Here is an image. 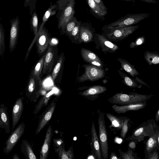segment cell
<instances>
[{"instance_id": "9a60e30c", "label": "cell", "mask_w": 159, "mask_h": 159, "mask_svg": "<svg viewBox=\"0 0 159 159\" xmlns=\"http://www.w3.org/2000/svg\"><path fill=\"white\" fill-rule=\"evenodd\" d=\"M52 135V128L50 125L47 129L43 143L40 151L39 159H47Z\"/></svg>"}, {"instance_id": "f6af8a7d", "label": "cell", "mask_w": 159, "mask_h": 159, "mask_svg": "<svg viewBox=\"0 0 159 159\" xmlns=\"http://www.w3.org/2000/svg\"><path fill=\"white\" fill-rule=\"evenodd\" d=\"M149 159H159V153L158 151L154 152Z\"/></svg>"}, {"instance_id": "8fae6325", "label": "cell", "mask_w": 159, "mask_h": 159, "mask_svg": "<svg viewBox=\"0 0 159 159\" xmlns=\"http://www.w3.org/2000/svg\"><path fill=\"white\" fill-rule=\"evenodd\" d=\"M34 39L36 40L37 52L40 56L48 48L50 41L48 33L43 28L38 32L37 35L34 40Z\"/></svg>"}, {"instance_id": "7a4b0ae2", "label": "cell", "mask_w": 159, "mask_h": 159, "mask_svg": "<svg viewBox=\"0 0 159 159\" xmlns=\"http://www.w3.org/2000/svg\"><path fill=\"white\" fill-rule=\"evenodd\" d=\"M158 129L151 120L144 121L134 129L131 135L127 138L126 140L141 142L144 140L145 137H149L153 135Z\"/></svg>"}, {"instance_id": "d6a6232c", "label": "cell", "mask_w": 159, "mask_h": 159, "mask_svg": "<svg viewBox=\"0 0 159 159\" xmlns=\"http://www.w3.org/2000/svg\"><path fill=\"white\" fill-rule=\"evenodd\" d=\"M52 94V93L51 92H50L43 96L41 98L36 106L34 112V114H37L43 106H45L47 104Z\"/></svg>"}, {"instance_id": "9c48e42d", "label": "cell", "mask_w": 159, "mask_h": 159, "mask_svg": "<svg viewBox=\"0 0 159 159\" xmlns=\"http://www.w3.org/2000/svg\"><path fill=\"white\" fill-rule=\"evenodd\" d=\"M138 27V25H134L113 29L107 35L109 39L113 40H122L132 33Z\"/></svg>"}, {"instance_id": "ffe728a7", "label": "cell", "mask_w": 159, "mask_h": 159, "mask_svg": "<svg viewBox=\"0 0 159 159\" xmlns=\"http://www.w3.org/2000/svg\"><path fill=\"white\" fill-rule=\"evenodd\" d=\"M107 91L106 87L101 85H96L89 87L79 94L84 96L91 97L95 99L98 97L99 94L105 93Z\"/></svg>"}, {"instance_id": "8d00e7d4", "label": "cell", "mask_w": 159, "mask_h": 159, "mask_svg": "<svg viewBox=\"0 0 159 159\" xmlns=\"http://www.w3.org/2000/svg\"><path fill=\"white\" fill-rule=\"evenodd\" d=\"M36 81L32 74H30L27 86L26 95L28 97L34 91Z\"/></svg>"}, {"instance_id": "7402d4cb", "label": "cell", "mask_w": 159, "mask_h": 159, "mask_svg": "<svg viewBox=\"0 0 159 159\" xmlns=\"http://www.w3.org/2000/svg\"><path fill=\"white\" fill-rule=\"evenodd\" d=\"M99 43L102 51L109 53L114 52L118 48L116 44L107 39L103 35L98 34Z\"/></svg>"}, {"instance_id": "681fc988", "label": "cell", "mask_w": 159, "mask_h": 159, "mask_svg": "<svg viewBox=\"0 0 159 159\" xmlns=\"http://www.w3.org/2000/svg\"><path fill=\"white\" fill-rule=\"evenodd\" d=\"M12 159H20L18 155L16 153L13 156Z\"/></svg>"}, {"instance_id": "60d3db41", "label": "cell", "mask_w": 159, "mask_h": 159, "mask_svg": "<svg viewBox=\"0 0 159 159\" xmlns=\"http://www.w3.org/2000/svg\"><path fill=\"white\" fill-rule=\"evenodd\" d=\"M145 40L144 36H141L138 38L135 41L131 43L129 47L130 48H135L142 44Z\"/></svg>"}, {"instance_id": "ac0fdd59", "label": "cell", "mask_w": 159, "mask_h": 159, "mask_svg": "<svg viewBox=\"0 0 159 159\" xmlns=\"http://www.w3.org/2000/svg\"><path fill=\"white\" fill-rule=\"evenodd\" d=\"M7 110L4 103L0 105V128L3 129L7 134H9L10 125Z\"/></svg>"}, {"instance_id": "7bdbcfd3", "label": "cell", "mask_w": 159, "mask_h": 159, "mask_svg": "<svg viewBox=\"0 0 159 159\" xmlns=\"http://www.w3.org/2000/svg\"><path fill=\"white\" fill-rule=\"evenodd\" d=\"M70 0H60L58 1L57 2V3L59 4V8L61 9V8L63 7L66 6L67 3L70 1Z\"/></svg>"}, {"instance_id": "d4e9b609", "label": "cell", "mask_w": 159, "mask_h": 159, "mask_svg": "<svg viewBox=\"0 0 159 159\" xmlns=\"http://www.w3.org/2000/svg\"><path fill=\"white\" fill-rule=\"evenodd\" d=\"M105 114L111 122V125L108 127L121 130L123 124V116H118L110 113H106Z\"/></svg>"}, {"instance_id": "6da1fadb", "label": "cell", "mask_w": 159, "mask_h": 159, "mask_svg": "<svg viewBox=\"0 0 159 159\" xmlns=\"http://www.w3.org/2000/svg\"><path fill=\"white\" fill-rule=\"evenodd\" d=\"M153 96V95H143L134 92L130 93L129 94L119 93L109 98L107 101L111 104L118 105L147 103V101Z\"/></svg>"}, {"instance_id": "2e32d148", "label": "cell", "mask_w": 159, "mask_h": 159, "mask_svg": "<svg viewBox=\"0 0 159 159\" xmlns=\"http://www.w3.org/2000/svg\"><path fill=\"white\" fill-rule=\"evenodd\" d=\"M53 47V46L49 45L46 53L43 69V73L44 74H49L52 69L55 56Z\"/></svg>"}, {"instance_id": "e575fe53", "label": "cell", "mask_w": 159, "mask_h": 159, "mask_svg": "<svg viewBox=\"0 0 159 159\" xmlns=\"http://www.w3.org/2000/svg\"><path fill=\"white\" fill-rule=\"evenodd\" d=\"M56 8V5H51L49 8L47 10L45 13L42 19V23L40 26V28L38 31L39 32L43 28L44 24L48 20L49 18L52 15L55 14L56 11L55 9Z\"/></svg>"}, {"instance_id": "bcb514c9", "label": "cell", "mask_w": 159, "mask_h": 159, "mask_svg": "<svg viewBox=\"0 0 159 159\" xmlns=\"http://www.w3.org/2000/svg\"><path fill=\"white\" fill-rule=\"evenodd\" d=\"M110 159H122L120 157H118L115 153L111 152L110 157Z\"/></svg>"}, {"instance_id": "cb8c5ba5", "label": "cell", "mask_w": 159, "mask_h": 159, "mask_svg": "<svg viewBox=\"0 0 159 159\" xmlns=\"http://www.w3.org/2000/svg\"><path fill=\"white\" fill-rule=\"evenodd\" d=\"M46 53L43 55L36 63L34 68L32 69L31 74L35 77L36 82L39 85L41 84V79L40 76L43 69L44 60Z\"/></svg>"}, {"instance_id": "83f0119b", "label": "cell", "mask_w": 159, "mask_h": 159, "mask_svg": "<svg viewBox=\"0 0 159 159\" xmlns=\"http://www.w3.org/2000/svg\"><path fill=\"white\" fill-rule=\"evenodd\" d=\"M93 37L92 32L89 29L83 26H80L78 39L80 42H89L92 40Z\"/></svg>"}, {"instance_id": "4316f807", "label": "cell", "mask_w": 159, "mask_h": 159, "mask_svg": "<svg viewBox=\"0 0 159 159\" xmlns=\"http://www.w3.org/2000/svg\"><path fill=\"white\" fill-rule=\"evenodd\" d=\"M118 72L123 79L122 82L126 86L130 88H141L142 87V85L139 84L134 78L130 77L120 70H118Z\"/></svg>"}, {"instance_id": "ba28073f", "label": "cell", "mask_w": 159, "mask_h": 159, "mask_svg": "<svg viewBox=\"0 0 159 159\" xmlns=\"http://www.w3.org/2000/svg\"><path fill=\"white\" fill-rule=\"evenodd\" d=\"M159 149V130L157 129L152 136L146 142L144 150L145 159H149L155 152Z\"/></svg>"}, {"instance_id": "8992f818", "label": "cell", "mask_w": 159, "mask_h": 159, "mask_svg": "<svg viewBox=\"0 0 159 159\" xmlns=\"http://www.w3.org/2000/svg\"><path fill=\"white\" fill-rule=\"evenodd\" d=\"M84 73L78 79L80 82L87 81H95L103 78L105 73L103 69L98 68L91 65H85L84 66Z\"/></svg>"}, {"instance_id": "4dcf8cb0", "label": "cell", "mask_w": 159, "mask_h": 159, "mask_svg": "<svg viewBox=\"0 0 159 159\" xmlns=\"http://www.w3.org/2000/svg\"><path fill=\"white\" fill-rule=\"evenodd\" d=\"M144 58L150 65H156L159 63V55L152 52L146 51L144 55Z\"/></svg>"}, {"instance_id": "5bb4252c", "label": "cell", "mask_w": 159, "mask_h": 159, "mask_svg": "<svg viewBox=\"0 0 159 159\" xmlns=\"http://www.w3.org/2000/svg\"><path fill=\"white\" fill-rule=\"evenodd\" d=\"M23 97L17 98L16 101L12 111V130H14L19 121L24 109Z\"/></svg>"}, {"instance_id": "52a82bcc", "label": "cell", "mask_w": 159, "mask_h": 159, "mask_svg": "<svg viewBox=\"0 0 159 159\" xmlns=\"http://www.w3.org/2000/svg\"><path fill=\"white\" fill-rule=\"evenodd\" d=\"M54 151L57 153L59 159H74V154L73 146L70 147L67 151L65 148V143L61 138L53 139Z\"/></svg>"}, {"instance_id": "7c38bea8", "label": "cell", "mask_w": 159, "mask_h": 159, "mask_svg": "<svg viewBox=\"0 0 159 159\" xmlns=\"http://www.w3.org/2000/svg\"><path fill=\"white\" fill-rule=\"evenodd\" d=\"M75 1L70 0L62 11L59 19L58 27L61 28L74 16Z\"/></svg>"}, {"instance_id": "1f68e13d", "label": "cell", "mask_w": 159, "mask_h": 159, "mask_svg": "<svg viewBox=\"0 0 159 159\" xmlns=\"http://www.w3.org/2000/svg\"><path fill=\"white\" fill-rule=\"evenodd\" d=\"M64 60V53L63 52H62L59 57L57 62L52 73L51 77L53 80L56 79L58 74L62 65Z\"/></svg>"}, {"instance_id": "d590c367", "label": "cell", "mask_w": 159, "mask_h": 159, "mask_svg": "<svg viewBox=\"0 0 159 159\" xmlns=\"http://www.w3.org/2000/svg\"><path fill=\"white\" fill-rule=\"evenodd\" d=\"M38 20L37 15L35 11L33 12L30 20V26L31 31L33 33L35 37L38 33Z\"/></svg>"}, {"instance_id": "836d02e7", "label": "cell", "mask_w": 159, "mask_h": 159, "mask_svg": "<svg viewBox=\"0 0 159 159\" xmlns=\"http://www.w3.org/2000/svg\"><path fill=\"white\" fill-rule=\"evenodd\" d=\"M77 21L75 17L73 16L61 28L63 32L70 36L71 32L76 25Z\"/></svg>"}, {"instance_id": "ab89813d", "label": "cell", "mask_w": 159, "mask_h": 159, "mask_svg": "<svg viewBox=\"0 0 159 159\" xmlns=\"http://www.w3.org/2000/svg\"><path fill=\"white\" fill-rule=\"evenodd\" d=\"M80 25V22L77 21L75 26L70 33V36L73 37L75 40L79 39Z\"/></svg>"}, {"instance_id": "484cf974", "label": "cell", "mask_w": 159, "mask_h": 159, "mask_svg": "<svg viewBox=\"0 0 159 159\" xmlns=\"http://www.w3.org/2000/svg\"><path fill=\"white\" fill-rule=\"evenodd\" d=\"M117 60L120 62L121 68L131 75L134 78L139 75V73L134 67L129 62L125 59L121 58Z\"/></svg>"}, {"instance_id": "e0dca14e", "label": "cell", "mask_w": 159, "mask_h": 159, "mask_svg": "<svg viewBox=\"0 0 159 159\" xmlns=\"http://www.w3.org/2000/svg\"><path fill=\"white\" fill-rule=\"evenodd\" d=\"M56 105L55 102H52L48 109L44 113L37 126L36 130V134L40 133L51 119L54 111Z\"/></svg>"}, {"instance_id": "b9f144b4", "label": "cell", "mask_w": 159, "mask_h": 159, "mask_svg": "<svg viewBox=\"0 0 159 159\" xmlns=\"http://www.w3.org/2000/svg\"><path fill=\"white\" fill-rule=\"evenodd\" d=\"M134 79L137 81V82L139 84L147 86L148 88H150V87L148 85V84L146 83H145L142 80L140 79L137 76H135V77Z\"/></svg>"}, {"instance_id": "44dd1931", "label": "cell", "mask_w": 159, "mask_h": 159, "mask_svg": "<svg viewBox=\"0 0 159 159\" xmlns=\"http://www.w3.org/2000/svg\"><path fill=\"white\" fill-rule=\"evenodd\" d=\"M87 1L90 8L98 15L101 16L107 14V8L101 0H88Z\"/></svg>"}, {"instance_id": "5b68a950", "label": "cell", "mask_w": 159, "mask_h": 159, "mask_svg": "<svg viewBox=\"0 0 159 159\" xmlns=\"http://www.w3.org/2000/svg\"><path fill=\"white\" fill-rule=\"evenodd\" d=\"M25 127V124L22 122L11 134L5 143L3 148V152L5 154L7 155L12 151L23 134Z\"/></svg>"}, {"instance_id": "ee69618b", "label": "cell", "mask_w": 159, "mask_h": 159, "mask_svg": "<svg viewBox=\"0 0 159 159\" xmlns=\"http://www.w3.org/2000/svg\"><path fill=\"white\" fill-rule=\"evenodd\" d=\"M137 142L134 140H131L128 144V147L134 150L136 147Z\"/></svg>"}, {"instance_id": "74e56055", "label": "cell", "mask_w": 159, "mask_h": 159, "mask_svg": "<svg viewBox=\"0 0 159 159\" xmlns=\"http://www.w3.org/2000/svg\"><path fill=\"white\" fill-rule=\"evenodd\" d=\"M5 48V32L2 25L0 22V56L3 55Z\"/></svg>"}, {"instance_id": "30bf717a", "label": "cell", "mask_w": 159, "mask_h": 159, "mask_svg": "<svg viewBox=\"0 0 159 159\" xmlns=\"http://www.w3.org/2000/svg\"><path fill=\"white\" fill-rule=\"evenodd\" d=\"M11 29L10 34L9 48L11 52L16 48L17 44L20 30V20L16 16L10 20Z\"/></svg>"}, {"instance_id": "7dc6e473", "label": "cell", "mask_w": 159, "mask_h": 159, "mask_svg": "<svg viewBox=\"0 0 159 159\" xmlns=\"http://www.w3.org/2000/svg\"><path fill=\"white\" fill-rule=\"evenodd\" d=\"M155 120L157 122H158L159 121V108H158L157 111L156 112Z\"/></svg>"}, {"instance_id": "d6986e66", "label": "cell", "mask_w": 159, "mask_h": 159, "mask_svg": "<svg viewBox=\"0 0 159 159\" xmlns=\"http://www.w3.org/2000/svg\"><path fill=\"white\" fill-rule=\"evenodd\" d=\"M147 103H140L125 105H114L112 106L114 111L118 114L124 113L130 111H138L144 108Z\"/></svg>"}, {"instance_id": "f35d334b", "label": "cell", "mask_w": 159, "mask_h": 159, "mask_svg": "<svg viewBox=\"0 0 159 159\" xmlns=\"http://www.w3.org/2000/svg\"><path fill=\"white\" fill-rule=\"evenodd\" d=\"M123 124L121 130L120 136L123 138L125 137L129 128V122L130 119L126 116H123Z\"/></svg>"}, {"instance_id": "4fadbf2b", "label": "cell", "mask_w": 159, "mask_h": 159, "mask_svg": "<svg viewBox=\"0 0 159 159\" xmlns=\"http://www.w3.org/2000/svg\"><path fill=\"white\" fill-rule=\"evenodd\" d=\"M90 145L92 155L96 159H102L99 143L94 122H92Z\"/></svg>"}, {"instance_id": "c3c4849f", "label": "cell", "mask_w": 159, "mask_h": 159, "mask_svg": "<svg viewBox=\"0 0 159 159\" xmlns=\"http://www.w3.org/2000/svg\"><path fill=\"white\" fill-rule=\"evenodd\" d=\"M141 1L145 2L152 3H156L157 2L156 1L153 0H141Z\"/></svg>"}, {"instance_id": "277c9868", "label": "cell", "mask_w": 159, "mask_h": 159, "mask_svg": "<svg viewBox=\"0 0 159 159\" xmlns=\"http://www.w3.org/2000/svg\"><path fill=\"white\" fill-rule=\"evenodd\" d=\"M149 15V14L147 13L128 14L110 24L107 27L112 30L120 27L128 26L138 23L148 16Z\"/></svg>"}, {"instance_id": "603a6c76", "label": "cell", "mask_w": 159, "mask_h": 159, "mask_svg": "<svg viewBox=\"0 0 159 159\" xmlns=\"http://www.w3.org/2000/svg\"><path fill=\"white\" fill-rule=\"evenodd\" d=\"M20 149L21 152L26 159H37L32 145L27 140H22L20 143Z\"/></svg>"}, {"instance_id": "f546056e", "label": "cell", "mask_w": 159, "mask_h": 159, "mask_svg": "<svg viewBox=\"0 0 159 159\" xmlns=\"http://www.w3.org/2000/svg\"><path fill=\"white\" fill-rule=\"evenodd\" d=\"M118 152L122 159H141L134 150L129 147L126 152H123L120 149L118 150Z\"/></svg>"}, {"instance_id": "f1b7e54d", "label": "cell", "mask_w": 159, "mask_h": 159, "mask_svg": "<svg viewBox=\"0 0 159 159\" xmlns=\"http://www.w3.org/2000/svg\"><path fill=\"white\" fill-rule=\"evenodd\" d=\"M81 53L84 60L89 63L94 61H102L97 55L88 49L82 48Z\"/></svg>"}, {"instance_id": "3957f363", "label": "cell", "mask_w": 159, "mask_h": 159, "mask_svg": "<svg viewBox=\"0 0 159 159\" xmlns=\"http://www.w3.org/2000/svg\"><path fill=\"white\" fill-rule=\"evenodd\" d=\"M98 137L102 159H108V146L107 131L105 120L104 114L100 110L98 111Z\"/></svg>"}, {"instance_id": "f907efd6", "label": "cell", "mask_w": 159, "mask_h": 159, "mask_svg": "<svg viewBox=\"0 0 159 159\" xmlns=\"http://www.w3.org/2000/svg\"><path fill=\"white\" fill-rule=\"evenodd\" d=\"M51 43L52 44H56L57 43V41L56 39H53L51 40Z\"/></svg>"}]
</instances>
